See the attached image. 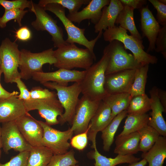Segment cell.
<instances>
[{
    "label": "cell",
    "instance_id": "obj_32",
    "mask_svg": "<svg viewBox=\"0 0 166 166\" xmlns=\"http://www.w3.org/2000/svg\"><path fill=\"white\" fill-rule=\"evenodd\" d=\"M140 136L139 151L147 152L154 144L160 136L153 128L148 125L138 130Z\"/></svg>",
    "mask_w": 166,
    "mask_h": 166
},
{
    "label": "cell",
    "instance_id": "obj_21",
    "mask_svg": "<svg viewBox=\"0 0 166 166\" xmlns=\"http://www.w3.org/2000/svg\"><path fill=\"white\" fill-rule=\"evenodd\" d=\"M110 0H91L87 5L82 10L72 14H68L66 17L72 22L80 24L82 21L90 20L95 25L101 18L102 10L108 5Z\"/></svg>",
    "mask_w": 166,
    "mask_h": 166
},
{
    "label": "cell",
    "instance_id": "obj_19",
    "mask_svg": "<svg viewBox=\"0 0 166 166\" xmlns=\"http://www.w3.org/2000/svg\"><path fill=\"white\" fill-rule=\"evenodd\" d=\"M140 9L141 29L143 37H146L149 42L146 52L148 53L155 50L156 39L160 28L148 6Z\"/></svg>",
    "mask_w": 166,
    "mask_h": 166
},
{
    "label": "cell",
    "instance_id": "obj_36",
    "mask_svg": "<svg viewBox=\"0 0 166 166\" xmlns=\"http://www.w3.org/2000/svg\"><path fill=\"white\" fill-rule=\"evenodd\" d=\"M28 12L27 10L19 9L5 10L3 15L0 18V28H4L6 26L7 23L12 20H14L19 26L22 27V19Z\"/></svg>",
    "mask_w": 166,
    "mask_h": 166
},
{
    "label": "cell",
    "instance_id": "obj_4",
    "mask_svg": "<svg viewBox=\"0 0 166 166\" xmlns=\"http://www.w3.org/2000/svg\"><path fill=\"white\" fill-rule=\"evenodd\" d=\"M45 87L55 89L57 92L58 100L63 107L64 112L59 117V124L62 125L68 123L71 125L75 115L79 96L81 93L80 82H76L70 86H62L53 82L42 83Z\"/></svg>",
    "mask_w": 166,
    "mask_h": 166
},
{
    "label": "cell",
    "instance_id": "obj_51",
    "mask_svg": "<svg viewBox=\"0 0 166 166\" xmlns=\"http://www.w3.org/2000/svg\"><path fill=\"white\" fill-rule=\"evenodd\" d=\"M2 71L1 69L0 68V79L2 74Z\"/></svg>",
    "mask_w": 166,
    "mask_h": 166
},
{
    "label": "cell",
    "instance_id": "obj_18",
    "mask_svg": "<svg viewBox=\"0 0 166 166\" xmlns=\"http://www.w3.org/2000/svg\"><path fill=\"white\" fill-rule=\"evenodd\" d=\"M159 89L154 86L149 91L151 102V117L148 125L155 129L160 136L166 137V123L163 113L166 110L161 104L158 97Z\"/></svg>",
    "mask_w": 166,
    "mask_h": 166
},
{
    "label": "cell",
    "instance_id": "obj_50",
    "mask_svg": "<svg viewBox=\"0 0 166 166\" xmlns=\"http://www.w3.org/2000/svg\"><path fill=\"white\" fill-rule=\"evenodd\" d=\"M159 1L161 3L164 4L165 5H166V0H159Z\"/></svg>",
    "mask_w": 166,
    "mask_h": 166
},
{
    "label": "cell",
    "instance_id": "obj_49",
    "mask_svg": "<svg viewBox=\"0 0 166 166\" xmlns=\"http://www.w3.org/2000/svg\"><path fill=\"white\" fill-rule=\"evenodd\" d=\"M1 127L0 126V158L1 156V148H2V142L1 140Z\"/></svg>",
    "mask_w": 166,
    "mask_h": 166
},
{
    "label": "cell",
    "instance_id": "obj_52",
    "mask_svg": "<svg viewBox=\"0 0 166 166\" xmlns=\"http://www.w3.org/2000/svg\"><path fill=\"white\" fill-rule=\"evenodd\" d=\"M1 68V60L0 58V68Z\"/></svg>",
    "mask_w": 166,
    "mask_h": 166
},
{
    "label": "cell",
    "instance_id": "obj_39",
    "mask_svg": "<svg viewBox=\"0 0 166 166\" xmlns=\"http://www.w3.org/2000/svg\"><path fill=\"white\" fill-rule=\"evenodd\" d=\"M89 128L85 132L75 135L70 139V145L73 148L79 150H82L86 147L88 142V132Z\"/></svg>",
    "mask_w": 166,
    "mask_h": 166
},
{
    "label": "cell",
    "instance_id": "obj_3",
    "mask_svg": "<svg viewBox=\"0 0 166 166\" xmlns=\"http://www.w3.org/2000/svg\"><path fill=\"white\" fill-rule=\"evenodd\" d=\"M127 31L120 26L108 28L103 33L104 40L111 42L114 40L121 42L125 49L130 51L135 59L142 65L156 64L157 58L144 51L143 40L129 35Z\"/></svg>",
    "mask_w": 166,
    "mask_h": 166
},
{
    "label": "cell",
    "instance_id": "obj_17",
    "mask_svg": "<svg viewBox=\"0 0 166 166\" xmlns=\"http://www.w3.org/2000/svg\"><path fill=\"white\" fill-rule=\"evenodd\" d=\"M111 115L110 108L101 100L89 125L88 139L92 143V148L96 146V138L97 133L102 131L111 122Z\"/></svg>",
    "mask_w": 166,
    "mask_h": 166
},
{
    "label": "cell",
    "instance_id": "obj_1",
    "mask_svg": "<svg viewBox=\"0 0 166 166\" xmlns=\"http://www.w3.org/2000/svg\"><path fill=\"white\" fill-rule=\"evenodd\" d=\"M57 60L53 65L59 69L71 70L74 68L86 70L96 60L94 53L87 48H79L74 44L64 45L54 50Z\"/></svg>",
    "mask_w": 166,
    "mask_h": 166
},
{
    "label": "cell",
    "instance_id": "obj_26",
    "mask_svg": "<svg viewBox=\"0 0 166 166\" xmlns=\"http://www.w3.org/2000/svg\"><path fill=\"white\" fill-rule=\"evenodd\" d=\"M132 98L128 93L106 94L102 100L111 109V121L119 113L127 110Z\"/></svg>",
    "mask_w": 166,
    "mask_h": 166
},
{
    "label": "cell",
    "instance_id": "obj_46",
    "mask_svg": "<svg viewBox=\"0 0 166 166\" xmlns=\"http://www.w3.org/2000/svg\"><path fill=\"white\" fill-rule=\"evenodd\" d=\"M18 92L16 91H13L10 92L5 90L0 83V100L6 99L13 96L18 95Z\"/></svg>",
    "mask_w": 166,
    "mask_h": 166
},
{
    "label": "cell",
    "instance_id": "obj_11",
    "mask_svg": "<svg viewBox=\"0 0 166 166\" xmlns=\"http://www.w3.org/2000/svg\"><path fill=\"white\" fill-rule=\"evenodd\" d=\"M27 112L38 111L45 123L51 126L59 124L57 117L63 113L64 109L57 97L43 99H30L24 101Z\"/></svg>",
    "mask_w": 166,
    "mask_h": 166
},
{
    "label": "cell",
    "instance_id": "obj_23",
    "mask_svg": "<svg viewBox=\"0 0 166 166\" xmlns=\"http://www.w3.org/2000/svg\"><path fill=\"white\" fill-rule=\"evenodd\" d=\"M140 136L137 132L128 135L117 136L115 141L114 152L122 155H133L139 151Z\"/></svg>",
    "mask_w": 166,
    "mask_h": 166
},
{
    "label": "cell",
    "instance_id": "obj_47",
    "mask_svg": "<svg viewBox=\"0 0 166 166\" xmlns=\"http://www.w3.org/2000/svg\"><path fill=\"white\" fill-rule=\"evenodd\" d=\"M158 97L159 100L166 110V92L165 91L160 89H159L158 92Z\"/></svg>",
    "mask_w": 166,
    "mask_h": 166
},
{
    "label": "cell",
    "instance_id": "obj_37",
    "mask_svg": "<svg viewBox=\"0 0 166 166\" xmlns=\"http://www.w3.org/2000/svg\"><path fill=\"white\" fill-rule=\"evenodd\" d=\"M32 1L27 0H0V5L5 10L13 9H19L24 10L26 8L30 9L32 6Z\"/></svg>",
    "mask_w": 166,
    "mask_h": 166
},
{
    "label": "cell",
    "instance_id": "obj_14",
    "mask_svg": "<svg viewBox=\"0 0 166 166\" xmlns=\"http://www.w3.org/2000/svg\"><path fill=\"white\" fill-rule=\"evenodd\" d=\"M86 70L78 71L59 69L56 71L45 72H36L33 75L34 80L43 83L52 81L62 86H68L70 82H80L83 79Z\"/></svg>",
    "mask_w": 166,
    "mask_h": 166
},
{
    "label": "cell",
    "instance_id": "obj_2",
    "mask_svg": "<svg viewBox=\"0 0 166 166\" xmlns=\"http://www.w3.org/2000/svg\"><path fill=\"white\" fill-rule=\"evenodd\" d=\"M108 61L107 54L103 51L100 60L86 70L85 76L80 82L83 95L93 100L100 101L106 95L104 85Z\"/></svg>",
    "mask_w": 166,
    "mask_h": 166
},
{
    "label": "cell",
    "instance_id": "obj_20",
    "mask_svg": "<svg viewBox=\"0 0 166 166\" xmlns=\"http://www.w3.org/2000/svg\"><path fill=\"white\" fill-rule=\"evenodd\" d=\"M17 96L0 100V123L15 121L28 113L24 101Z\"/></svg>",
    "mask_w": 166,
    "mask_h": 166
},
{
    "label": "cell",
    "instance_id": "obj_7",
    "mask_svg": "<svg viewBox=\"0 0 166 166\" xmlns=\"http://www.w3.org/2000/svg\"><path fill=\"white\" fill-rule=\"evenodd\" d=\"M103 51L107 53L109 58L105 75L124 70L136 69L142 66L135 59L133 55L127 52L123 44L117 40L110 42Z\"/></svg>",
    "mask_w": 166,
    "mask_h": 166
},
{
    "label": "cell",
    "instance_id": "obj_34",
    "mask_svg": "<svg viewBox=\"0 0 166 166\" xmlns=\"http://www.w3.org/2000/svg\"><path fill=\"white\" fill-rule=\"evenodd\" d=\"M91 0H40L38 5L44 7L50 3L57 4L69 10V14L78 11L83 5L88 4Z\"/></svg>",
    "mask_w": 166,
    "mask_h": 166
},
{
    "label": "cell",
    "instance_id": "obj_5",
    "mask_svg": "<svg viewBox=\"0 0 166 166\" xmlns=\"http://www.w3.org/2000/svg\"><path fill=\"white\" fill-rule=\"evenodd\" d=\"M44 8L45 11L48 10L54 14L62 23L67 34V38L65 40L67 43H76L83 45L91 52L94 53V46L101 37L103 31L99 32L95 38L89 41L84 35L85 29L77 27L67 18L65 14V8L55 3L48 4Z\"/></svg>",
    "mask_w": 166,
    "mask_h": 166
},
{
    "label": "cell",
    "instance_id": "obj_16",
    "mask_svg": "<svg viewBox=\"0 0 166 166\" xmlns=\"http://www.w3.org/2000/svg\"><path fill=\"white\" fill-rule=\"evenodd\" d=\"M136 69H126L105 75L104 89L107 94L128 93Z\"/></svg>",
    "mask_w": 166,
    "mask_h": 166
},
{
    "label": "cell",
    "instance_id": "obj_29",
    "mask_svg": "<svg viewBox=\"0 0 166 166\" xmlns=\"http://www.w3.org/2000/svg\"><path fill=\"white\" fill-rule=\"evenodd\" d=\"M53 155L51 151L45 146L32 147L27 166H47Z\"/></svg>",
    "mask_w": 166,
    "mask_h": 166
},
{
    "label": "cell",
    "instance_id": "obj_28",
    "mask_svg": "<svg viewBox=\"0 0 166 166\" xmlns=\"http://www.w3.org/2000/svg\"><path fill=\"white\" fill-rule=\"evenodd\" d=\"M134 10L132 7L124 6L116 18L115 24L119 25L121 27L129 31L131 35L142 40L143 38L137 30L134 22Z\"/></svg>",
    "mask_w": 166,
    "mask_h": 166
},
{
    "label": "cell",
    "instance_id": "obj_24",
    "mask_svg": "<svg viewBox=\"0 0 166 166\" xmlns=\"http://www.w3.org/2000/svg\"><path fill=\"white\" fill-rule=\"evenodd\" d=\"M148 166H164L166 158V137L160 136L153 146L146 152L141 155Z\"/></svg>",
    "mask_w": 166,
    "mask_h": 166
},
{
    "label": "cell",
    "instance_id": "obj_38",
    "mask_svg": "<svg viewBox=\"0 0 166 166\" xmlns=\"http://www.w3.org/2000/svg\"><path fill=\"white\" fill-rule=\"evenodd\" d=\"M155 50L160 52L164 59L166 58V25L160 28L157 35L155 42Z\"/></svg>",
    "mask_w": 166,
    "mask_h": 166
},
{
    "label": "cell",
    "instance_id": "obj_44",
    "mask_svg": "<svg viewBox=\"0 0 166 166\" xmlns=\"http://www.w3.org/2000/svg\"><path fill=\"white\" fill-rule=\"evenodd\" d=\"M15 37L17 39L22 42H26L32 37L31 30L27 26L21 27L15 32Z\"/></svg>",
    "mask_w": 166,
    "mask_h": 166
},
{
    "label": "cell",
    "instance_id": "obj_6",
    "mask_svg": "<svg viewBox=\"0 0 166 166\" xmlns=\"http://www.w3.org/2000/svg\"><path fill=\"white\" fill-rule=\"evenodd\" d=\"M56 62L53 48L36 53L22 49L20 50L19 66L21 78L29 79L35 73L43 71L42 68L44 64L54 65Z\"/></svg>",
    "mask_w": 166,
    "mask_h": 166
},
{
    "label": "cell",
    "instance_id": "obj_27",
    "mask_svg": "<svg viewBox=\"0 0 166 166\" xmlns=\"http://www.w3.org/2000/svg\"><path fill=\"white\" fill-rule=\"evenodd\" d=\"M127 110L121 112L116 116L107 126L101 131L103 140V148L109 152L114 141V137L118 127L122 120L127 115Z\"/></svg>",
    "mask_w": 166,
    "mask_h": 166
},
{
    "label": "cell",
    "instance_id": "obj_31",
    "mask_svg": "<svg viewBox=\"0 0 166 166\" xmlns=\"http://www.w3.org/2000/svg\"><path fill=\"white\" fill-rule=\"evenodd\" d=\"M149 65H142L136 69L134 79L128 92L132 97L144 94L148 77Z\"/></svg>",
    "mask_w": 166,
    "mask_h": 166
},
{
    "label": "cell",
    "instance_id": "obj_15",
    "mask_svg": "<svg viewBox=\"0 0 166 166\" xmlns=\"http://www.w3.org/2000/svg\"><path fill=\"white\" fill-rule=\"evenodd\" d=\"M15 121L24 139L32 147L43 146V130L38 120L28 113Z\"/></svg>",
    "mask_w": 166,
    "mask_h": 166
},
{
    "label": "cell",
    "instance_id": "obj_33",
    "mask_svg": "<svg viewBox=\"0 0 166 166\" xmlns=\"http://www.w3.org/2000/svg\"><path fill=\"white\" fill-rule=\"evenodd\" d=\"M151 110L149 97L145 93L133 97L127 110L128 115H141Z\"/></svg>",
    "mask_w": 166,
    "mask_h": 166
},
{
    "label": "cell",
    "instance_id": "obj_10",
    "mask_svg": "<svg viewBox=\"0 0 166 166\" xmlns=\"http://www.w3.org/2000/svg\"><path fill=\"white\" fill-rule=\"evenodd\" d=\"M38 121L43 130L42 140L43 146L49 149L53 155L67 152L71 146L68 140L71 139L74 133L70 128L62 131L53 128L45 122Z\"/></svg>",
    "mask_w": 166,
    "mask_h": 166
},
{
    "label": "cell",
    "instance_id": "obj_8",
    "mask_svg": "<svg viewBox=\"0 0 166 166\" xmlns=\"http://www.w3.org/2000/svg\"><path fill=\"white\" fill-rule=\"evenodd\" d=\"M20 56V50L15 42L7 38L2 41L0 46L1 68L6 83H12L16 78H21L18 69Z\"/></svg>",
    "mask_w": 166,
    "mask_h": 166
},
{
    "label": "cell",
    "instance_id": "obj_9",
    "mask_svg": "<svg viewBox=\"0 0 166 166\" xmlns=\"http://www.w3.org/2000/svg\"><path fill=\"white\" fill-rule=\"evenodd\" d=\"M30 9L36 16V19L31 23L35 29L38 31H47L52 36L55 47L58 48L67 44L64 39L62 29L57 25V21L46 12L44 7L33 2Z\"/></svg>",
    "mask_w": 166,
    "mask_h": 166
},
{
    "label": "cell",
    "instance_id": "obj_22",
    "mask_svg": "<svg viewBox=\"0 0 166 166\" xmlns=\"http://www.w3.org/2000/svg\"><path fill=\"white\" fill-rule=\"evenodd\" d=\"M124 8L119 0H110L109 4L102 9L101 18L94 26L96 33L105 30L115 26L116 18Z\"/></svg>",
    "mask_w": 166,
    "mask_h": 166
},
{
    "label": "cell",
    "instance_id": "obj_42",
    "mask_svg": "<svg viewBox=\"0 0 166 166\" xmlns=\"http://www.w3.org/2000/svg\"><path fill=\"white\" fill-rule=\"evenodd\" d=\"M148 1L156 10L157 21L163 26L166 25V5L158 0H149Z\"/></svg>",
    "mask_w": 166,
    "mask_h": 166
},
{
    "label": "cell",
    "instance_id": "obj_41",
    "mask_svg": "<svg viewBox=\"0 0 166 166\" xmlns=\"http://www.w3.org/2000/svg\"><path fill=\"white\" fill-rule=\"evenodd\" d=\"M30 99H43L57 97L54 91H51L46 89L39 86L33 87L30 91Z\"/></svg>",
    "mask_w": 166,
    "mask_h": 166
},
{
    "label": "cell",
    "instance_id": "obj_35",
    "mask_svg": "<svg viewBox=\"0 0 166 166\" xmlns=\"http://www.w3.org/2000/svg\"><path fill=\"white\" fill-rule=\"evenodd\" d=\"M73 149L65 153L53 155L47 166H73L78 163Z\"/></svg>",
    "mask_w": 166,
    "mask_h": 166
},
{
    "label": "cell",
    "instance_id": "obj_30",
    "mask_svg": "<svg viewBox=\"0 0 166 166\" xmlns=\"http://www.w3.org/2000/svg\"><path fill=\"white\" fill-rule=\"evenodd\" d=\"M122 131L119 136H125L137 132L148 125L149 118L147 113L141 115H127Z\"/></svg>",
    "mask_w": 166,
    "mask_h": 166
},
{
    "label": "cell",
    "instance_id": "obj_12",
    "mask_svg": "<svg viewBox=\"0 0 166 166\" xmlns=\"http://www.w3.org/2000/svg\"><path fill=\"white\" fill-rule=\"evenodd\" d=\"M101 101L93 100L84 95L79 98L70 128L75 135L85 132L87 130Z\"/></svg>",
    "mask_w": 166,
    "mask_h": 166
},
{
    "label": "cell",
    "instance_id": "obj_48",
    "mask_svg": "<svg viewBox=\"0 0 166 166\" xmlns=\"http://www.w3.org/2000/svg\"><path fill=\"white\" fill-rule=\"evenodd\" d=\"M147 163V161L143 159L140 161L129 164L128 166H145Z\"/></svg>",
    "mask_w": 166,
    "mask_h": 166
},
{
    "label": "cell",
    "instance_id": "obj_45",
    "mask_svg": "<svg viewBox=\"0 0 166 166\" xmlns=\"http://www.w3.org/2000/svg\"><path fill=\"white\" fill-rule=\"evenodd\" d=\"M123 6L134 9H140L147 3L146 0H119Z\"/></svg>",
    "mask_w": 166,
    "mask_h": 166
},
{
    "label": "cell",
    "instance_id": "obj_25",
    "mask_svg": "<svg viewBox=\"0 0 166 166\" xmlns=\"http://www.w3.org/2000/svg\"><path fill=\"white\" fill-rule=\"evenodd\" d=\"M94 150L88 154V157L95 161L94 166H116L118 164L128 163L130 164L140 161V158L133 155H118L114 158L107 157L101 154L98 151L97 146Z\"/></svg>",
    "mask_w": 166,
    "mask_h": 166
},
{
    "label": "cell",
    "instance_id": "obj_53",
    "mask_svg": "<svg viewBox=\"0 0 166 166\" xmlns=\"http://www.w3.org/2000/svg\"><path fill=\"white\" fill-rule=\"evenodd\" d=\"M73 166H79L77 164H76Z\"/></svg>",
    "mask_w": 166,
    "mask_h": 166
},
{
    "label": "cell",
    "instance_id": "obj_40",
    "mask_svg": "<svg viewBox=\"0 0 166 166\" xmlns=\"http://www.w3.org/2000/svg\"><path fill=\"white\" fill-rule=\"evenodd\" d=\"M29 154L30 151L19 152L7 162L4 164L0 162V166H27Z\"/></svg>",
    "mask_w": 166,
    "mask_h": 166
},
{
    "label": "cell",
    "instance_id": "obj_13",
    "mask_svg": "<svg viewBox=\"0 0 166 166\" xmlns=\"http://www.w3.org/2000/svg\"><path fill=\"white\" fill-rule=\"evenodd\" d=\"M2 148L6 153L11 149L19 152L30 151L32 146L24 139L15 121L2 123Z\"/></svg>",
    "mask_w": 166,
    "mask_h": 166
},
{
    "label": "cell",
    "instance_id": "obj_43",
    "mask_svg": "<svg viewBox=\"0 0 166 166\" xmlns=\"http://www.w3.org/2000/svg\"><path fill=\"white\" fill-rule=\"evenodd\" d=\"M16 84L17 86L20 91V94L17 97L19 99L23 101L30 99V96L29 91L20 77L16 78L14 81Z\"/></svg>",
    "mask_w": 166,
    "mask_h": 166
}]
</instances>
